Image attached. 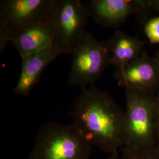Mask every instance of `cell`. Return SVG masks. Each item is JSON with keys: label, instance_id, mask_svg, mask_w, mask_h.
<instances>
[{"label": "cell", "instance_id": "2", "mask_svg": "<svg viewBox=\"0 0 159 159\" xmlns=\"http://www.w3.org/2000/svg\"><path fill=\"white\" fill-rule=\"evenodd\" d=\"M91 150L73 123L48 122L37 134L29 159H89Z\"/></svg>", "mask_w": 159, "mask_h": 159}, {"label": "cell", "instance_id": "15", "mask_svg": "<svg viewBox=\"0 0 159 159\" xmlns=\"http://www.w3.org/2000/svg\"><path fill=\"white\" fill-rule=\"evenodd\" d=\"M148 7H153L155 10L159 11V0H154V1H148Z\"/></svg>", "mask_w": 159, "mask_h": 159}, {"label": "cell", "instance_id": "11", "mask_svg": "<svg viewBox=\"0 0 159 159\" xmlns=\"http://www.w3.org/2000/svg\"><path fill=\"white\" fill-rule=\"evenodd\" d=\"M106 43L111 56V64L116 71L125 68L143 51L144 42L121 31H116Z\"/></svg>", "mask_w": 159, "mask_h": 159}, {"label": "cell", "instance_id": "18", "mask_svg": "<svg viewBox=\"0 0 159 159\" xmlns=\"http://www.w3.org/2000/svg\"></svg>", "mask_w": 159, "mask_h": 159}, {"label": "cell", "instance_id": "6", "mask_svg": "<svg viewBox=\"0 0 159 159\" xmlns=\"http://www.w3.org/2000/svg\"><path fill=\"white\" fill-rule=\"evenodd\" d=\"M56 0H2L0 2V51L18 31L47 20Z\"/></svg>", "mask_w": 159, "mask_h": 159}, {"label": "cell", "instance_id": "9", "mask_svg": "<svg viewBox=\"0 0 159 159\" xmlns=\"http://www.w3.org/2000/svg\"><path fill=\"white\" fill-rule=\"evenodd\" d=\"M63 54V51L54 46L45 51L22 58L21 71L14 93L23 96H29L47 66Z\"/></svg>", "mask_w": 159, "mask_h": 159}, {"label": "cell", "instance_id": "16", "mask_svg": "<svg viewBox=\"0 0 159 159\" xmlns=\"http://www.w3.org/2000/svg\"><path fill=\"white\" fill-rule=\"evenodd\" d=\"M107 159H121V156L119 152H117L116 153L109 155Z\"/></svg>", "mask_w": 159, "mask_h": 159}, {"label": "cell", "instance_id": "5", "mask_svg": "<svg viewBox=\"0 0 159 159\" xmlns=\"http://www.w3.org/2000/svg\"><path fill=\"white\" fill-rule=\"evenodd\" d=\"M68 76V84L87 87L99 79L111 64V56L106 41L96 39L86 31L75 46Z\"/></svg>", "mask_w": 159, "mask_h": 159}, {"label": "cell", "instance_id": "14", "mask_svg": "<svg viewBox=\"0 0 159 159\" xmlns=\"http://www.w3.org/2000/svg\"><path fill=\"white\" fill-rule=\"evenodd\" d=\"M155 105L157 131V146H159V89L157 90V93L156 94H155Z\"/></svg>", "mask_w": 159, "mask_h": 159}, {"label": "cell", "instance_id": "12", "mask_svg": "<svg viewBox=\"0 0 159 159\" xmlns=\"http://www.w3.org/2000/svg\"><path fill=\"white\" fill-rule=\"evenodd\" d=\"M121 159H159V147L139 149L123 148Z\"/></svg>", "mask_w": 159, "mask_h": 159}, {"label": "cell", "instance_id": "8", "mask_svg": "<svg viewBox=\"0 0 159 159\" xmlns=\"http://www.w3.org/2000/svg\"><path fill=\"white\" fill-rule=\"evenodd\" d=\"M145 7H148V1L92 0L88 9L90 16L97 23L112 27Z\"/></svg>", "mask_w": 159, "mask_h": 159}, {"label": "cell", "instance_id": "10", "mask_svg": "<svg viewBox=\"0 0 159 159\" xmlns=\"http://www.w3.org/2000/svg\"><path fill=\"white\" fill-rule=\"evenodd\" d=\"M11 43L21 58L47 50L54 47V41L48 20L21 29L12 37Z\"/></svg>", "mask_w": 159, "mask_h": 159}, {"label": "cell", "instance_id": "4", "mask_svg": "<svg viewBox=\"0 0 159 159\" xmlns=\"http://www.w3.org/2000/svg\"><path fill=\"white\" fill-rule=\"evenodd\" d=\"M90 16L89 9L79 0H56L48 19L54 47L71 54L86 33Z\"/></svg>", "mask_w": 159, "mask_h": 159}, {"label": "cell", "instance_id": "1", "mask_svg": "<svg viewBox=\"0 0 159 159\" xmlns=\"http://www.w3.org/2000/svg\"><path fill=\"white\" fill-rule=\"evenodd\" d=\"M73 125L92 146L109 155L125 145V111L107 92L84 88L72 111Z\"/></svg>", "mask_w": 159, "mask_h": 159}, {"label": "cell", "instance_id": "7", "mask_svg": "<svg viewBox=\"0 0 159 159\" xmlns=\"http://www.w3.org/2000/svg\"><path fill=\"white\" fill-rule=\"evenodd\" d=\"M118 85L138 91L153 92L159 89V63L145 51L125 68L117 70Z\"/></svg>", "mask_w": 159, "mask_h": 159}, {"label": "cell", "instance_id": "3", "mask_svg": "<svg viewBox=\"0 0 159 159\" xmlns=\"http://www.w3.org/2000/svg\"><path fill=\"white\" fill-rule=\"evenodd\" d=\"M125 90L126 110L124 148L139 149L157 146L155 94L153 92Z\"/></svg>", "mask_w": 159, "mask_h": 159}, {"label": "cell", "instance_id": "13", "mask_svg": "<svg viewBox=\"0 0 159 159\" xmlns=\"http://www.w3.org/2000/svg\"><path fill=\"white\" fill-rule=\"evenodd\" d=\"M144 32L152 43H159V17L153 18L146 23Z\"/></svg>", "mask_w": 159, "mask_h": 159}, {"label": "cell", "instance_id": "17", "mask_svg": "<svg viewBox=\"0 0 159 159\" xmlns=\"http://www.w3.org/2000/svg\"><path fill=\"white\" fill-rule=\"evenodd\" d=\"M156 59H157V61H159V55H158V57H157V58H156Z\"/></svg>", "mask_w": 159, "mask_h": 159}]
</instances>
